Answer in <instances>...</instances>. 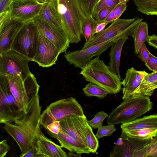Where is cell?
I'll list each match as a JSON object with an SVG mask.
<instances>
[{
    "label": "cell",
    "instance_id": "cell-1",
    "mask_svg": "<svg viewBox=\"0 0 157 157\" xmlns=\"http://www.w3.org/2000/svg\"><path fill=\"white\" fill-rule=\"evenodd\" d=\"M41 107L38 93L31 98L25 113L13 122L4 124V129L15 141L21 154L34 145L37 136L40 130Z\"/></svg>",
    "mask_w": 157,
    "mask_h": 157
},
{
    "label": "cell",
    "instance_id": "cell-2",
    "mask_svg": "<svg viewBox=\"0 0 157 157\" xmlns=\"http://www.w3.org/2000/svg\"><path fill=\"white\" fill-rule=\"evenodd\" d=\"M62 28L71 43L77 44L81 39L82 25L86 17L79 0H56Z\"/></svg>",
    "mask_w": 157,
    "mask_h": 157
},
{
    "label": "cell",
    "instance_id": "cell-3",
    "mask_svg": "<svg viewBox=\"0 0 157 157\" xmlns=\"http://www.w3.org/2000/svg\"><path fill=\"white\" fill-rule=\"evenodd\" d=\"M99 57L91 59L81 69L79 74L86 81L100 86L109 94L119 93L121 89V79Z\"/></svg>",
    "mask_w": 157,
    "mask_h": 157
},
{
    "label": "cell",
    "instance_id": "cell-4",
    "mask_svg": "<svg viewBox=\"0 0 157 157\" xmlns=\"http://www.w3.org/2000/svg\"><path fill=\"white\" fill-rule=\"evenodd\" d=\"M108 117V124H124L133 121L152 109L153 103L149 96H131L123 100Z\"/></svg>",
    "mask_w": 157,
    "mask_h": 157
},
{
    "label": "cell",
    "instance_id": "cell-5",
    "mask_svg": "<svg viewBox=\"0 0 157 157\" xmlns=\"http://www.w3.org/2000/svg\"><path fill=\"white\" fill-rule=\"evenodd\" d=\"M81 105L71 97L51 103L41 115L40 125L45 128L50 124L68 116H85Z\"/></svg>",
    "mask_w": 157,
    "mask_h": 157
},
{
    "label": "cell",
    "instance_id": "cell-6",
    "mask_svg": "<svg viewBox=\"0 0 157 157\" xmlns=\"http://www.w3.org/2000/svg\"><path fill=\"white\" fill-rule=\"evenodd\" d=\"M148 74L145 71H138L133 67L128 69L121 81L122 99L132 95L151 96L157 88V85L148 81L147 78Z\"/></svg>",
    "mask_w": 157,
    "mask_h": 157
},
{
    "label": "cell",
    "instance_id": "cell-7",
    "mask_svg": "<svg viewBox=\"0 0 157 157\" xmlns=\"http://www.w3.org/2000/svg\"><path fill=\"white\" fill-rule=\"evenodd\" d=\"M133 31L124 32L108 40L84 49L66 52L64 57L69 64H73L74 67L81 69L94 57L100 56L119 39L126 36H131Z\"/></svg>",
    "mask_w": 157,
    "mask_h": 157
},
{
    "label": "cell",
    "instance_id": "cell-8",
    "mask_svg": "<svg viewBox=\"0 0 157 157\" xmlns=\"http://www.w3.org/2000/svg\"><path fill=\"white\" fill-rule=\"evenodd\" d=\"M40 33L33 21L25 23L12 43L11 49L33 61L38 43Z\"/></svg>",
    "mask_w": 157,
    "mask_h": 157
},
{
    "label": "cell",
    "instance_id": "cell-9",
    "mask_svg": "<svg viewBox=\"0 0 157 157\" xmlns=\"http://www.w3.org/2000/svg\"><path fill=\"white\" fill-rule=\"evenodd\" d=\"M6 76L12 94L21 110L25 113L31 98L38 93L40 87L34 75L32 73L24 81L22 79L17 77Z\"/></svg>",
    "mask_w": 157,
    "mask_h": 157
},
{
    "label": "cell",
    "instance_id": "cell-10",
    "mask_svg": "<svg viewBox=\"0 0 157 157\" xmlns=\"http://www.w3.org/2000/svg\"><path fill=\"white\" fill-rule=\"evenodd\" d=\"M31 61L18 52L10 50L0 54V74L20 78L24 81L32 73L28 65Z\"/></svg>",
    "mask_w": 157,
    "mask_h": 157
},
{
    "label": "cell",
    "instance_id": "cell-11",
    "mask_svg": "<svg viewBox=\"0 0 157 157\" xmlns=\"http://www.w3.org/2000/svg\"><path fill=\"white\" fill-rule=\"evenodd\" d=\"M24 113L12 94L6 76L0 74V123L13 122Z\"/></svg>",
    "mask_w": 157,
    "mask_h": 157
},
{
    "label": "cell",
    "instance_id": "cell-12",
    "mask_svg": "<svg viewBox=\"0 0 157 157\" xmlns=\"http://www.w3.org/2000/svg\"><path fill=\"white\" fill-rule=\"evenodd\" d=\"M143 20L138 17L128 19L118 18L106 29L95 34L89 42L84 44L82 49L108 40L124 32L133 31Z\"/></svg>",
    "mask_w": 157,
    "mask_h": 157
},
{
    "label": "cell",
    "instance_id": "cell-13",
    "mask_svg": "<svg viewBox=\"0 0 157 157\" xmlns=\"http://www.w3.org/2000/svg\"><path fill=\"white\" fill-rule=\"evenodd\" d=\"M45 3L37 0H15L9 14L12 19L21 23L33 21L40 16Z\"/></svg>",
    "mask_w": 157,
    "mask_h": 157
},
{
    "label": "cell",
    "instance_id": "cell-14",
    "mask_svg": "<svg viewBox=\"0 0 157 157\" xmlns=\"http://www.w3.org/2000/svg\"><path fill=\"white\" fill-rule=\"evenodd\" d=\"M33 22L40 34L51 41L59 50L60 53L66 52L70 47V41L61 27L54 26L46 22L39 17Z\"/></svg>",
    "mask_w": 157,
    "mask_h": 157
},
{
    "label": "cell",
    "instance_id": "cell-15",
    "mask_svg": "<svg viewBox=\"0 0 157 157\" xmlns=\"http://www.w3.org/2000/svg\"><path fill=\"white\" fill-rule=\"evenodd\" d=\"M59 123L63 131L88 147L86 133L88 123L85 116L67 117Z\"/></svg>",
    "mask_w": 157,
    "mask_h": 157
},
{
    "label": "cell",
    "instance_id": "cell-16",
    "mask_svg": "<svg viewBox=\"0 0 157 157\" xmlns=\"http://www.w3.org/2000/svg\"><path fill=\"white\" fill-rule=\"evenodd\" d=\"M151 139L142 140L132 138L122 132L111 150L109 157H133L134 152L149 143Z\"/></svg>",
    "mask_w": 157,
    "mask_h": 157
},
{
    "label": "cell",
    "instance_id": "cell-17",
    "mask_svg": "<svg viewBox=\"0 0 157 157\" xmlns=\"http://www.w3.org/2000/svg\"><path fill=\"white\" fill-rule=\"evenodd\" d=\"M25 24L12 19L9 13L0 20V54L11 49L14 39Z\"/></svg>",
    "mask_w": 157,
    "mask_h": 157
},
{
    "label": "cell",
    "instance_id": "cell-18",
    "mask_svg": "<svg viewBox=\"0 0 157 157\" xmlns=\"http://www.w3.org/2000/svg\"><path fill=\"white\" fill-rule=\"evenodd\" d=\"M59 50L51 41L40 35L35 56L33 61L40 66L48 67L56 64Z\"/></svg>",
    "mask_w": 157,
    "mask_h": 157
},
{
    "label": "cell",
    "instance_id": "cell-19",
    "mask_svg": "<svg viewBox=\"0 0 157 157\" xmlns=\"http://www.w3.org/2000/svg\"><path fill=\"white\" fill-rule=\"evenodd\" d=\"M34 146L42 157H67L68 155L59 145L47 138L41 130L37 136Z\"/></svg>",
    "mask_w": 157,
    "mask_h": 157
},
{
    "label": "cell",
    "instance_id": "cell-20",
    "mask_svg": "<svg viewBox=\"0 0 157 157\" xmlns=\"http://www.w3.org/2000/svg\"><path fill=\"white\" fill-rule=\"evenodd\" d=\"M47 133L50 136L59 141L62 147L67 149L71 152L81 154L91 153L88 147L66 134L61 129L58 134L53 133L48 130Z\"/></svg>",
    "mask_w": 157,
    "mask_h": 157
},
{
    "label": "cell",
    "instance_id": "cell-21",
    "mask_svg": "<svg viewBox=\"0 0 157 157\" xmlns=\"http://www.w3.org/2000/svg\"><path fill=\"white\" fill-rule=\"evenodd\" d=\"M122 132L143 128L157 129V114L137 118L129 122L122 124Z\"/></svg>",
    "mask_w": 157,
    "mask_h": 157
},
{
    "label": "cell",
    "instance_id": "cell-22",
    "mask_svg": "<svg viewBox=\"0 0 157 157\" xmlns=\"http://www.w3.org/2000/svg\"><path fill=\"white\" fill-rule=\"evenodd\" d=\"M128 36L124 37L114 43L111 46L109 52V66L111 71L117 75L121 79L120 71V59L123 47Z\"/></svg>",
    "mask_w": 157,
    "mask_h": 157
},
{
    "label": "cell",
    "instance_id": "cell-23",
    "mask_svg": "<svg viewBox=\"0 0 157 157\" xmlns=\"http://www.w3.org/2000/svg\"><path fill=\"white\" fill-rule=\"evenodd\" d=\"M39 17L51 25L62 27L56 0L46 1Z\"/></svg>",
    "mask_w": 157,
    "mask_h": 157
},
{
    "label": "cell",
    "instance_id": "cell-24",
    "mask_svg": "<svg viewBox=\"0 0 157 157\" xmlns=\"http://www.w3.org/2000/svg\"><path fill=\"white\" fill-rule=\"evenodd\" d=\"M131 36L134 39L135 53L137 55L140 47L149 36L147 23L144 21L141 22L135 29Z\"/></svg>",
    "mask_w": 157,
    "mask_h": 157
},
{
    "label": "cell",
    "instance_id": "cell-25",
    "mask_svg": "<svg viewBox=\"0 0 157 157\" xmlns=\"http://www.w3.org/2000/svg\"><path fill=\"white\" fill-rule=\"evenodd\" d=\"M137 9L147 15H157V0H133Z\"/></svg>",
    "mask_w": 157,
    "mask_h": 157
},
{
    "label": "cell",
    "instance_id": "cell-26",
    "mask_svg": "<svg viewBox=\"0 0 157 157\" xmlns=\"http://www.w3.org/2000/svg\"><path fill=\"white\" fill-rule=\"evenodd\" d=\"M133 157H157V136L143 148L135 151Z\"/></svg>",
    "mask_w": 157,
    "mask_h": 157
},
{
    "label": "cell",
    "instance_id": "cell-27",
    "mask_svg": "<svg viewBox=\"0 0 157 157\" xmlns=\"http://www.w3.org/2000/svg\"><path fill=\"white\" fill-rule=\"evenodd\" d=\"M123 132L128 137L142 140L151 139L157 136V129L155 128H143Z\"/></svg>",
    "mask_w": 157,
    "mask_h": 157
},
{
    "label": "cell",
    "instance_id": "cell-28",
    "mask_svg": "<svg viewBox=\"0 0 157 157\" xmlns=\"http://www.w3.org/2000/svg\"><path fill=\"white\" fill-rule=\"evenodd\" d=\"M84 94L88 97L95 96L103 99L108 94V92L100 86L91 82L86 84L82 89Z\"/></svg>",
    "mask_w": 157,
    "mask_h": 157
},
{
    "label": "cell",
    "instance_id": "cell-29",
    "mask_svg": "<svg viewBox=\"0 0 157 157\" xmlns=\"http://www.w3.org/2000/svg\"><path fill=\"white\" fill-rule=\"evenodd\" d=\"M96 20L94 18L90 17H86L82 25V35L85 37L87 44L92 39L94 36L93 29Z\"/></svg>",
    "mask_w": 157,
    "mask_h": 157
},
{
    "label": "cell",
    "instance_id": "cell-30",
    "mask_svg": "<svg viewBox=\"0 0 157 157\" xmlns=\"http://www.w3.org/2000/svg\"><path fill=\"white\" fill-rule=\"evenodd\" d=\"M86 133L88 145L91 153H97L99 147L98 139L94 134L92 128L88 124L86 128Z\"/></svg>",
    "mask_w": 157,
    "mask_h": 157
},
{
    "label": "cell",
    "instance_id": "cell-31",
    "mask_svg": "<svg viewBox=\"0 0 157 157\" xmlns=\"http://www.w3.org/2000/svg\"><path fill=\"white\" fill-rule=\"evenodd\" d=\"M99 0H79L81 8L86 17L94 18V12Z\"/></svg>",
    "mask_w": 157,
    "mask_h": 157
},
{
    "label": "cell",
    "instance_id": "cell-32",
    "mask_svg": "<svg viewBox=\"0 0 157 157\" xmlns=\"http://www.w3.org/2000/svg\"><path fill=\"white\" fill-rule=\"evenodd\" d=\"M108 116V114L104 111L98 112L94 115L92 119L87 121V123L92 128L98 129L102 126L103 121Z\"/></svg>",
    "mask_w": 157,
    "mask_h": 157
},
{
    "label": "cell",
    "instance_id": "cell-33",
    "mask_svg": "<svg viewBox=\"0 0 157 157\" xmlns=\"http://www.w3.org/2000/svg\"><path fill=\"white\" fill-rule=\"evenodd\" d=\"M116 130L114 124H109L106 126H102L98 129L95 136L98 139L104 136H109Z\"/></svg>",
    "mask_w": 157,
    "mask_h": 157
},
{
    "label": "cell",
    "instance_id": "cell-34",
    "mask_svg": "<svg viewBox=\"0 0 157 157\" xmlns=\"http://www.w3.org/2000/svg\"><path fill=\"white\" fill-rule=\"evenodd\" d=\"M115 7L101 9L95 15L94 18L97 21H105L110 13Z\"/></svg>",
    "mask_w": 157,
    "mask_h": 157
},
{
    "label": "cell",
    "instance_id": "cell-35",
    "mask_svg": "<svg viewBox=\"0 0 157 157\" xmlns=\"http://www.w3.org/2000/svg\"><path fill=\"white\" fill-rule=\"evenodd\" d=\"M150 53L144 43L139 50L138 54V57L146 63L148 60Z\"/></svg>",
    "mask_w": 157,
    "mask_h": 157
},
{
    "label": "cell",
    "instance_id": "cell-36",
    "mask_svg": "<svg viewBox=\"0 0 157 157\" xmlns=\"http://www.w3.org/2000/svg\"><path fill=\"white\" fill-rule=\"evenodd\" d=\"M145 65L150 70L153 71L157 66V57L150 53L148 60L145 63Z\"/></svg>",
    "mask_w": 157,
    "mask_h": 157
},
{
    "label": "cell",
    "instance_id": "cell-37",
    "mask_svg": "<svg viewBox=\"0 0 157 157\" xmlns=\"http://www.w3.org/2000/svg\"><path fill=\"white\" fill-rule=\"evenodd\" d=\"M108 24L105 21H96L94 24L93 29V34L94 36L96 34L104 30L106 25Z\"/></svg>",
    "mask_w": 157,
    "mask_h": 157
},
{
    "label": "cell",
    "instance_id": "cell-38",
    "mask_svg": "<svg viewBox=\"0 0 157 157\" xmlns=\"http://www.w3.org/2000/svg\"><path fill=\"white\" fill-rule=\"evenodd\" d=\"M15 0H0V14L9 11Z\"/></svg>",
    "mask_w": 157,
    "mask_h": 157
},
{
    "label": "cell",
    "instance_id": "cell-39",
    "mask_svg": "<svg viewBox=\"0 0 157 157\" xmlns=\"http://www.w3.org/2000/svg\"><path fill=\"white\" fill-rule=\"evenodd\" d=\"M45 128L53 133L58 134L61 129L59 121H55L50 124Z\"/></svg>",
    "mask_w": 157,
    "mask_h": 157
},
{
    "label": "cell",
    "instance_id": "cell-40",
    "mask_svg": "<svg viewBox=\"0 0 157 157\" xmlns=\"http://www.w3.org/2000/svg\"><path fill=\"white\" fill-rule=\"evenodd\" d=\"M21 157H42V156L37 153L34 146L31 147L25 153L21 154Z\"/></svg>",
    "mask_w": 157,
    "mask_h": 157
},
{
    "label": "cell",
    "instance_id": "cell-41",
    "mask_svg": "<svg viewBox=\"0 0 157 157\" xmlns=\"http://www.w3.org/2000/svg\"><path fill=\"white\" fill-rule=\"evenodd\" d=\"M10 149L6 140H4L0 142V157L5 156Z\"/></svg>",
    "mask_w": 157,
    "mask_h": 157
},
{
    "label": "cell",
    "instance_id": "cell-42",
    "mask_svg": "<svg viewBox=\"0 0 157 157\" xmlns=\"http://www.w3.org/2000/svg\"><path fill=\"white\" fill-rule=\"evenodd\" d=\"M126 2L121 3L119 7L117 10L114 18V21L119 18L124 12L126 10L127 5Z\"/></svg>",
    "mask_w": 157,
    "mask_h": 157
},
{
    "label": "cell",
    "instance_id": "cell-43",
    "mask_svg": "<svg viewBox=\"0 0 157 157\" xmlns=\"http://www.w3.org/2000/svg\"><path fill=\"white\" fill-rule=\"evenodd\" d=\"M121 4V3H120L116 6L114 9L110 13L105 20V21L109 23H112L114 21V18L116 12L119 7Z\"/></svg>",
    "mask_w": 157,
    "mask_h": 157
},
{
    "label": "cell",
    "instance_id": "cell-44",
    "mask_svg": "<svg viewBox=\"0 0 157 157\" xmlns=\"http://www.w3.org/2000/svg\"><path fill=\"white\" fill-rule=\"evenodd\" d=\"M147 78L149 82L157 85V71L148 74Z\"/></svg>",
    "mask_w": 157,
    "mask_h": 157
},
{
    "label": "cell",
    "instance_id": "cell-45",
    "mask_svg": "<svg viewBox=\"0 0 157 157\" xmlns=\"http://www.w3.org/2000/svg\"><path fill=\"white\" fill-rule=\"evenodd\" d=\"M147 41L150 45L157 48V35L153 34L149 36Z\"/></svg>",
    "mask_w": 157,
    "mask_h": 157
},
{
    "label": "cell",
    "instance_id": "cell-46",
    "mask_svg": "<svg viewBox=\"0 0 157 157\" xmlns=\"http://www.w3.org/2000/svg\"><path fill=\"white\" fill-rule=\"evenodd\" d=\"M121 3L119 0H113L109 1L104 3L101 8H109L114 7L119 4Z\"/></svg>",
    "mask_w": 157,
    "mask_h": 157
},
{
    "label": "cell",
    "instance_id": "cell-47",
    "mask_svg": "<svg viewBox=\"0 0 157 157\" xmlns=\"http://www.w3.org/2000/svg\"><path fill=\"white\" fill-rule=\"evenodd\" d=\"M113 0H99L98 2L97 3L95 6L94 12V16L100 10L101 7L105 3L109 1Z\"/></svg>",
    "mask_w": 157,
    "mask_h": 157
},
{
    "label": "cell",
    "instance_id": "cell-48",
    "mask_svg": "<svg viewBox=\"0 0 157 157\" xmlns=\"http://www.w3.org/2000/svg\"><path fill=\"white\" fill-rule=\"evenodd\" d=\"M81 154L73 152H69L67 154L68 157H81Z\"/></svg>",
    "mask_w": 157,
    "mask_h": 157
},
{
    "label": "cell",
    "instance_id": "cell-49",
    "mask_svg": "<svg viewBox=\"0 0 157 157\" xmlns=\"http://www.w3.org/2000/svg\"><path fill=\"white\" fill-rule=\"evenodd\" d=\"M121 3L126 2L127 3L128 1L129 0H119Z\"/></svg>",
    "mask_w": 157,
    "mask_h": 157
},
{
    "label": "cell",
    "instance_id": "cell-50",
    "mask_svg": "<svg viewBox=\"0 0 157 157\" xmlns=\"http://www.w3.org/2000/svg\"><path fill=\"white\" fill-rule=\"evenodd\" d=\"M157 71V66L155 68V69L154 70V71Z\"/></svg>",
    "mask_w": 157,
    "mask_h": 157
},
{
    "label": "cell",
    "instance_id": "cell-51",
    "mask_svg": "<svg viewBox=\"0 0 157 157\" xmlns=\"http://www.w3.org/2000/svg\"><path fill=\"white\" fill-rule=\"evenodd\" d=\"M37 0L38 1L40 2H43V0Z\"/></svg>",
    "mask_w": 157,
    "mask_h": 157
},
{
    "label": "cell",
    "instance_id": "cell-52",
    "mask_svg": "<svg viewBox=\"0 0 157 157\" xmlns=\"http://www.w3.org/2000/svg\"><path fill=\"white\" fill-rule=\"evenodd\" d=\"M47 0H43V2H44L47 1Z\"/></svg>",
    "mask_w": 157,
    "mask_h": 157
},
{
    "label": "cell",
    "instance_id": "cell-53",
    "mask_svg": "<svg viewBox=\"0 0 157 157\" xmlns=\"http://www.w3.org/2000/svg\"></svg>",
    "mask_w": 157,
    "mask_h": 157
}]
</instances>
